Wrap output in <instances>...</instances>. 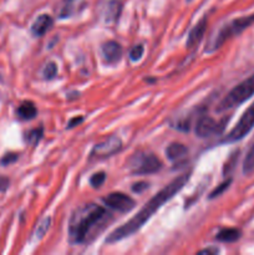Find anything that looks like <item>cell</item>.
<instances>
[{"instance_id": "cell-7", "label": "cell", "mask_w": 254, "mask_h": 255, "mask_svg": "<svg viewBox=\"0 0 254 255\" xmlns=\"http://www.w3.org/2000/svg\"><path fill=\"white\" fill-rule=\"evenodd\" d=\"M228 121L229 117H224L217 121L211 116H201L196 124V134L201 138H206L212 134L222 133Z\"/></svg>"}, {"instance_id": "cell-13", "label": "cell", "mask_w": 254, "mask_h": 255, "mask_svg": "<svg viewBox=\"0 0 254 255\" xmlns=\"http://www.w3.org/2000/svg\"><path fill=\"white\" fill-rule=\"evenodd\" d=\"M52 24H54V20L50 15L42 14L40 16H37V19L32 22L31 25V32L34 36L40 37L42 35L46 34L50 29H51Z\"/></svg>"}, {"instance_id": "cell-25", "label": "cell", "mask_w": 254, "mask_h": 255, "mask_svg": "<svg viewBox=\"0 0 254 255\" xmlns=\"http://www.w3.org/2000/svg\"><path fill=\"white\" fill-rule=\"evenodd\" d=\"M231 182H232V179H231V178H229V179H227L226 182H223V183H222L221 186H219V187H217V188L214 189L213 192H212V193H211V196H209V198H211V199H212V198H216V197H218L219 194H222V193H223V192L226 191V189L228 188V187H229V184H231Z\"/></svg>"}, {"instance_id": "cell-5", "label": "cell", "mask_w": 254, "mask_h": 255, "mask_svg": "<svg viewBox=\"0 0 254 255\" xmlns=\"http://www.w3.org/2000/svg\"><path fill=\"white\" fill-rule=\"evenodd\" d=\"M162 161L153 153L149 152H137L128 161V168L131 173L136 176L153 174L161 171Z\"/></svg>"}, {"instance_id": "cell-21", "label": "cell", "mask_w": 254, "mask_h": 255, "mask_svg": "<svg viewBox=\"0 0 254 255\" xmlns=\"http://www.w3.org/2000/svg\"><path fill=\"white\" fill-rule=\"evenodd\" d=\"M105 181H106V173H105V172H97V173L92 174V177L90 178V183H91V186L95 187V188L101 187Z\"/></svg>"}, {"instance_id": "cell-14", "label": "cell", "mask_w": 254, "mask_h": 255, "mask_svg": "<svg viewBox=\"0 0 254 255\" xmlns=\"http://www.w3.org/2000/svg\"><path fill=\"white\" fill-rule=\"evenodd\" d=\"M17 117L22 121H29V120L35 119L37 115V109L31 101H24L19 107H17Z\"/></svg>"}, {"instance_id": "cell-19", "label": "cell", "mask_w": 254, "mask_h": 255, "mask_svg": "<svg viewBox=\"0 0 254 255\" xmlns=\"http://www.w3.org/2000/svg\"><path fill=\"white\" fill-rule=\"evenodd\" d=\"M42 133H44V129H42L41 127L31 129V131H29L26 133L25 139H26L27 143L31 144V146H36V144L40 142V139L42 138Z\"/></svg>"}, {"instance_id": "cell-3", "label": "cell", "mask_w": 254, "mask_h": 255, "mask_svg": "<svg viewBox=\"0 0 254 255\" xmlns=\"http://www.w3.org/2000/svg\"><path fill=\"white\" fill-rule=\"evenodd\" d=\"M252 24H254V14L248 15V16H242L238 19H234L232 21L227 22L218 32L214 36V39L212 40L211 44L206 47V52H212L216 51L217 49L222 46L227 40H229L231 37L237 36L241 32H243L244 30L248 29Z\"/></svg>"}, {"instance_id": "cell-20", "label": "cell", "mask_w": 254, "mask_h": 255, "mask_svg": "<svg viewBox=\"0 0 254 255\" xmlns=\"http://www.w3.org/2000/svg\"><path fill=\"white\" fill-rule=\"evenodd\" d=\"M253 169H254V143H253V146L249 148L248 153H247L246 158H244L243 172L246 174H248V173H251Z\"/></svg>"}, {"instance_id": "cell-4", "label": "cell", "mask_w": 254, "mask_h": 255, "mask_svg": "<svg viewBox=\"0 0 254 255\" xmlns=\"http://www.w3.org/2000/svg\"><path fill=\"white\" fill-rule=\"evenodd\" d=\"M254 95V74L237 85L217 106V112H224L246 102Z\"/></svg>"}, {"instance_id": "cell-1", "label": "cell", "mask_w": 254, "mask_h": 255, "mask_svg": "<svg viewBox=\"0 0 254 255\" xmlns=\"http://www.w3.org/2000/svg\"><path fill=\"white\" fill-rule=\"evenodd\" d=\"M189 177H191V171L187 172V173H183L182 176L177 177V178L173 179L171 183L167 184V186L164 187V188H162L158 193L154 194V196L152 197L141 209H139V212H137L136 216L132 217L129 221H127L126 223L122 224L121 227L115 229L112 233H110V236L107 237L106 239V243H116V242L128 238L132 234L138 232L139 229L152 218V216L166 203V202H168L174 194L178 193V192L186 186Z\"/></svg>"}, {"instance_id": "cell-6", "label": "cell", "mask_w": 254, "mask_h": 255, "mask_svg": "<svg viewBox=\"0 0 254 255\" xmlns=\"http://www.w3.org/2000/svg\"><path fill=\"white\" fill-rule=\"evenodd\" d=\"M254 127V102L247 109V111L242 115L239 121L233 127L231 132L222 139V143H233L241 141L247 136Z\"/></svg>"}, {"instance_id": "cell-22", "label": "cell", "mask_w": 254, "mask_h": 255, "mask_svg": "<svg viewBox=\"0 0 254 255\" xmlns=\"http://www.w3.org/2000/svg\"><path fill=\"white\" fill-rule=\"evenodd\" d=\"M57 74V66L55 62H49L44 69V77L47 80H51L56 76Z\"/></svg>"}, {"instance_id": "cell-8", "label": "cell", "mask_w": 254, "mask_h": 255, "mask_svg": "<svg viewBox=\"0 0 254 255\" xmlns=\"http://www.w3.org/2000/svg\"><path fill=\"white\" fill-rule=\"evenodd\" d=\"M122 141L117 136H110L100 143L95 144L91 152V158L104 159L114 156L117 152L121 151Z\"/></svg>"}, {"instance_id": "cell-29", "label": "cell", "mask_w": 254, "mask_h": 255, "mask_svg": "<svg viewBox=\"0 0 254 255\" xmlns=\"http://www.w3.org/2000/svg\"><path fill=\"white\" fill-rule=\"evenodd\" d=\"M218 253V249L216 248H208L203 249V251H199V254H217Z\"/></svg>"}, {"instance_id": "cell-9", "label": "cell", "mask_w": 254, "mask_h": 255, "mask_svg": "<svg viewBox=\"0 0 254 255\" xmlns=\"http://www.w3.org/2000/svg\"><path fill=\"white\" fill-rule=\"evenodd\" d=\"M102 202L105 203V206L114 209V211L120 212V213H128V212H131L136 207L134 199L127 196V194L121 193V192L110 193L109 196L102 198Z\"/></svg>"}, {"instance_id": "cell-15", "label": "cell", "mask_w": 254, "mask_h": 255, "mask_svg": "<svg viewBox=\"0 0 254 255\" xmlns=\"http://www.w3.org/2000/svg\"><path fill=\"white\" fill-rule=\"evenodd\" d=\"M241 231L236 228H223L217 233L216 238L223 243H233L241 238Z\"/></svg>"}, {"instance_id": "cell-11", "label": "cell", "mask_w": 254, "mask_h": 255, "mask_svg": "<svg viewBox=\"0 0 254 255\" xmlns=\"http://www.w3.org/2000/svg\"><path fill=\"white\" fill-rule=\"evenodd\" d=\"M122 1L120 0H109L102 5L101 16L106 22H116L122 11Z\"/></svg>"}, {"instance_id": "cell-16", "label": "cell", "mask_w": 254, "mask_h": 255, "mask_svg": "<svg viewBox=\"0 0 254 255\" xmlns=\"http://www.w3.org/2000/svg\"><path fill=\"white\" fill-rule=\"evenodd\" d=\"M187 152H188L187 147L182 143H177V142L169 144L166 149L167 157H168L171 161H176V159L182 158Z\"/></svg>"}, {"instance_id": "cell-17", "label": "cell", "mask_w": 254, "mask_h": 255, "mask_svg": "<svg viewBox=\"0 0 254 255\" xmlns=\"http://www.w3.org/2000/svg\"><path fill=\"white\" fill-rule=\"evenodd\" d=\"M75 0H64L61 2V5L59 6V9L56 10L57 15H59L60 19H65V17H69L72 14V10H74Z\"/></svg>"}, {"instance_id": "cell-2", "label": "cell", "mask_w": 254, "mask_h": 255, "mask_svg": "<svg viewBox=\"0 0 254 255\" xmlns=\"http://www.w3.org/2000/svg\"><path fill=\"white\" fill-rule=\"evenodd\" d=\"M111 213L106 208L90 203L80 207L69 223V239L72 244H86L95 241L109 227Z\"/></svg>"}, {"instance_id": "cell-23", "label": "cell", "mask_w": 254, "mask_h": 255, "mask_svg": "<svg viewBox=\"0 0 254 255\" xmlns=\"http://www.w3.org/2000/svg\"><path fill=\"white\" fill-rule=\"evenodd\" d=\"M143 51L144 49L141 44L134 45L131 49V51H129V59H131L132 61H138L142 57V55H143Z\"/></svg>"}, {"instance_id": "cell-18", "label": "cell", "mask_w": 254, "mask_h": 255, "mask_svg": "<svg viewBox=\"0 0 254 255\" xmlns=\"http://www.w3.org/2000/svg\"><path fill=\"white\" fill-rule=\"evenodd\" d=\"M50 223H51V218H50V217H46V218H44L39 224H37L36 229H35L34 232V237L37 241H40V239L46 234L47 229H49L50 227Z\"/></svg>"}, {"instance_id": "cell-27", "label": "cell", "mask_w": 254, "mask_h": 255, "mask_svg": "<svg viewBox=\"0 0 254 255\" xmlns=\"http://www.w3.org/2000/svg\"><path fill=\"white\" fill-rule=\"evenodd\" d=\"M147 188H148V183H146V182H137L132 187V191L136 192V193H141V192H143Z\"/></svg>"}, {"instance_id": "cell-10", "label": "cell", "mask_w": 254, "mask_h": 255, "mask_svg": "<svg viewBox=\"0 0 254 255\" xmlns=\"http://www.w3.org/2000/svg\"><path fill=\"white\" fill-rule=\"evenodd\" d=\"M101 52L102 57H104V61L106 64L115 65L121 60L124 50H122V46L119 42L114 41V40H110V41H106L102 44Z\"/></svg>"}, {"instance_id": "cell-26", "label": "cell", "mask_w": 254, "mask_h": 255, "mask_svg": "<svg viewBox=\"0 0 254 255\" xmlns=\"http://www.w3.org/2000/svg\"><path fill=\"white\" fill-rule=\"evenodd\" d=\"M17 158H19V154L17 153H6L4 157H2L1 164H4V166L11 164V163H14Z\"/></svg>"}, {"instance_id": "cell-28", "label": "cell", "mask_w": 254, "mask_h": 255, "mask_svg": "<svg viewBox=\"0 0 254 255\" xmlns=\"http://www.w3.org/2000/svg\"><path fill=\"white\" fill-rule=\"evenodd\" d=\"M82 121H84V117H75V119L70 120L67 127H69V128H72V127H75V126H77L79 124H81Z\"/></svg>"}, {"instance_id": "cell-24", "label": "cell", "mask_w": 254, "mask_h": 255, "mask_svg": "<svg viewBox=\"0 0 254 255\" xmlns=\"http://www.w3.org/2000/svg\"><path fill=\"white\" fill-rule=\"evenodd\" d=\"M237 161H238V152H236V153H233L231 156V158L228 159V161L226 162V166H224V169H223V173L224 176H227L228 173H231L232 171L234 169V166H236Z\"/></svg>"}, {"instance_id": "cell-12", "label": "cell", "mask_w": 254, "mask_h": 255, "mask_svg": "<svg viewBox=\"0 0 254 255\" xmlns=\"http://www.w3.org/2000/svg\"><path fill=\"white\" fill-rule=\"evenodd\" d=\"M207 22H208V19H207V16H203L196 25H194L193 29L189 31L188 39H187L186 42L187 47L191 49V47L197 46V45L202 41V39H203L204 36V32H206L207 29Z\"/></svg>"}]
</instances>
